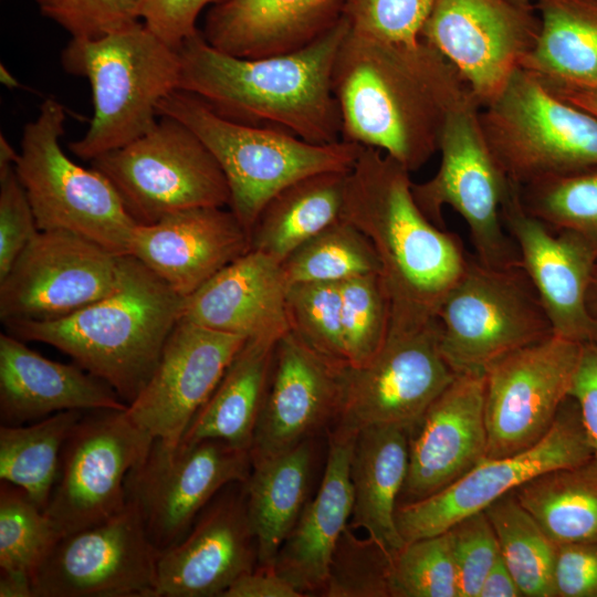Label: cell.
<instances>
[{
  "label": "cell",
  "instance_id": "obj_48",
  "mask_svg": "<svg viewBox=\"0 0 597 597\" xmlns=\"http://www.w3.org/2000/svg\"><path fill=\"white\" fill-rule=\"evenodd\" d=\"M27 192L12 167L0 174V279L38 234Z\"/></svg>",
  "mask_w": 597,
  "mask_h": 597
},
{
  "label": "cell",
  "instance_id": "obj_36",
  "mask_svg": "<svg viewBox=\"0 0 597 597\" xmlns=\"http://www.w3.org/2000/svg\"><path fill=\"white\" fill-rule=\"evenodd\" d=\"M85 411H61L30 425L0 426V480L21 488L45 509L64 443Z\"/></svg>",
  "mask_w": 597,
  "mask_h": 597
},
{
  "label": "cell",
  "instance_id": "obj_18",
  "mask_svg": "<svg viewBox=\"0 0 597 597\" xmlns=\"http://www.w3.org/2000/svg\"><path fill=\"white\" fill-rule=\"evenodd\" d=\"M591 458L578 406L569 396L549 431L533 447L512 455L484 459L444 490L420 501L398 504L397 528L405 543L446 532L536 475Z\"/></svg>",
  "mask_w": 597,
  "mask_h": 597
},
{
  "label": "cell",
  "instance_id": "obj_46",
  "mask_svg": "<svg viewBox=\"0 0 597 597\" xmlns=\"http://www.w3.org/2000/svg\"><path fill=\"white\" fill-rule=\"evenodd\" d=\"M144 0H35L41 13L71 34L97 39L142 21Z\"/></svg>",
  "mask_w": 597,
  "mask_h": 597
},
{
  "label": "cell",
  "instance_id": "obj_26",
  "mask_svg": "<svg viewBox=\"0 0 597 597\" xmlns=\"http://www.w3.org/2000/svg\"><path fill=\"white\" fill-rule=\"evenodd\" d=\"M96 409L126 410L119 395L76 363L63 364L29 348L24 341L0 334V421L34 422L51 415Z\"/></svg>",
  "mask_w": 597,
  "mask_h": 597
},
{
  "label": "cell",
  "instance_id": "obj_30",
  "mask_svg": "<svg viewBox=\"0 0 597 597\" xmlns=\"http://www.w3.org/2000/svg\"><path fill=\"white\" fill-rule=\"evenodd\" d=\"M409 432L396 425L363 428L350 459L354 502L348 525L365 530L392 555L406 544L396 510L408 473Z\"/></svg>",
  "mask_w": 597,
  "mask_h": 597
},
{
  "label": "cell",
  "instance_id": "obj_22",
  "mask_svg": "<svg viewBox=\"0 0 597 597\" xmlns=\"http://www.w3.org/2000/svg\"><path fill=\"white\" fill-rule=\"evenodd\" d=\"M244 483L224 486L186 535L160 552L157 597H222L241 575L256 568Z\"/></svg>",
  "mask_w": 597,
  "mask_h": 597
},
{
  "label": "cell",
  "instance_id": "obj_56",
  "mask_svg": "<svg viewBox=\"0 0 597 597\" xmlns=\"http://www.w3.org/2000/svg\"><path fill=\"white\" fill-rule=\"evenodd\" d=\"M19 158L17 153L7 138L1 135L0 137V174L15 166Z\"/></svg>",
  "mask_w": 597,
  "mask_h": 597
},
{
  "label": "cell",
  "instance_id": "obj_49",
  "mask_svg": "<svg viewBox=\"0 0 597 597\" xmlns=\"http://www.w3.org/2000/svg\"><path fill=\"white\" fill-rule=\"evenodd\" d=\"M555 597H597V542L557 546Z\"/></svg>",
  "mask_w": 597,
  "mask_h": 597
},
{
  "label": "cell",
  "instance_id": "obj_29",
  "mask_svg": "<svg viewBox=\"0 0 597 597\" xmlns=\"http://www.w3.org/2000/svg\"><path fill=\"white\" fill-rule=\"evenodd\" d=\"M346 0H221L206 14L205 39L240 57H261L305 46L342 17Z\"/></svg>",
  "mask_w": 597,
  "mask_h": 597
},
{
  "label": "cell",
  "instance_id": "obj_43",
  "mask_svg": "<svg viewBox=\"0 0 597 597\" xmlns=\"http://www.w3.org/2000/svg\"><path fill=\"white\" fill-rule=\"evenodd\" d=\"M390 597H459L449 531L408 542L392 557Z\"/></svg>",
  "mask_w": 597,
  "mask_h": 597
},
{
  "label": "cell",
  "instance_id": "obj_19",
  "mask_svg": "<svg viewBox=\"0 0 597 597\" xmlns=\"http://www.w3.org/2000/svg\"><path fill=\"white\" fill-rule=\"evenodd\" d=\"M535 6L509 0H436L421 40L461 74L481 108L493 102L534 49Z\"/></svg>",
  "mask_w": 597,
  "mask_h": 597
},
{
  "label": "cell",
  "instance_id": "obj_34",
  "mask_svg": "<svg viewBox=\"0 0 597 597\" xmlns=\"http://www.w3.org/2000/svg\"><path fill=\"white\" fill-rule=\"evenodd\" d=\"M541 30L521 67L545 81L597 86V0H534Z\"/></svg>",
  "mask_w": 597,
  "mask_h": 597
},
{
  "label": "cell",
  "instance_id": "obj_50",
  "mask_svg": "<svg viewBox=\"0 0 597 597\" xmlns=\"http://www.w3.org/2000/svg\"><path fill=\"white\" fill-rule=\"evenodd\" d=\"M221 0H144L143 23L167 44L178 49L198 28L196 21L208 6Z\"/></svg>",
  "mask_w": 597,
  "mask_h": 597
},
{
  "label": "cell",
  "instance_id": "obj_39",
  "mask_svg": "<svg viewBox=\"0 0 597 597\" xmlns=\"http://www.w3.org/2000/svg\"><path fill=\"white\" fill-rule=\"evenodd\" d=\"M519 192L531 214L577 238L597 258V167L519 186Z\"/></svg>",
  "mask_w": 597,
  "mask_h": 597
},
{
  "label": "cell",
  "instance_id": "obj_37",
  "mask_svg": "<svg viewBox=\"0 0 597 597\" xmlns=\"http://www.w3.org/2000/svg\"><path fill=\"white\" fill-rule=\"evenodd\" d=\"M484 512L495 532L501 557L523 597H555L554 568L558 545L513 492L494 501Z\"/></svg>",
  "mask_w": 597,
  "mask_h": 597
},
{
  "label": "cell",
  "instance_id": "obj_33",
  "mask_svg": "<svg viewBox=\"0 0 597 597\" xmlns=\"http://www.w3.org/2000/svg\"><path fill=\"white\" fill-rule=\"evenodd\" d=\"M312 462L310 439L252 464L244 484L249 522L258 544L256 567H274L283 543L306 505Z\"/></svg>",
  "mask_w": 597,
  "mask_h": 597
},
{
  "label": "cell",
  "instance_id": "obj_41",
  "mask_svg": "<svg viewBox=\"0 0 597 597\" xmlns=\"http://www.w3.org/2000/svg\"><path fill=\"white\" fill-rule=\"evenodd\" d=\"M339 287L346 362L356 367L383 346L390 327V301L378 273L344 280Z\"/></svg>",
  "mask_w": 597,
  "mask_h": 597
},
{
  "label": "cell",
  "instance_id": "obj_40",
  "mask_svg": "<svg viewBox=\"0 0 597 597\" xmlns=\"http://www.w3.org/2000/svg\"><path fill=\"white\" fill-rule=\"evenodd\" d=\"M62 537L21 488L0 484V570L32 575Z\"/></svg>",
  "mask_w": 597,
  "mask_h": 597
},
{
  "label": "cell",
  "instance_id": "obj_42",
  "mask_svg": "<svg viewBox=\"0 0 597 597\" xmlns=\"http://www.w3.org/2000/svg\"><path fill=\"white\" fill-rule=\"evenodd\" d=\"M286 315L290 332L318 354L346 362L339 282H301L289 285Z\"/></svg>",
  "mask_w": 597,
  "mask_h": 597
},
{
  "label": "cell",
  "instance_id": "obj_6",
  "mask_svg": "<svg viewBox=\"0 0 597 597\" xmlns=\"http://www.w3.org/2000/svg\"><path fill=\"white\" fill-rule=\"evenodd\" d=\"M158 116L179 121L209 149L228 181L229 209L249 232L283 188L314 174L350 170L363 147L345 140L316 145L279 128L237 122L182 90L159 103Z\"/></svg>",
  "mask_w": 597,
  "mask_h": 597
},
{
  "label": "cell",
  "instance_id": "obj_24",
  "mask_svg": "<svg viewBox=\"0 0 597 597\" xmlns=\"http://www.w3.org/2000/svg\"><path fill=\"white\" fill-rule=\"evenodd\" d=\"M486 450L484 374H457L410 429L398 504L444 490L486 459Z\"/></svg>",
  "mask_w": 597,
  "mask_h": 597
},
{
  "label": "cell",
  "instance_id": "obj_23",
  "mask_svg": "<svg viewBox=\"0 0 597 597\" xmlns=\"http://www.w3.org/2000/svg\"><path fill=\"white\" fill-rule=\"evenodd\" d=\"M502 220L553 334L578 344L596 339L597 318L588 308L587 293L597 258L577 238L556 232L531 214L512 181Z\"/></svg>",
  "mask_w": 597,
  "mask_h": 597
},
{
  "label": "cell",
  "instance_id": "obj_20",
  "mask_svg": "<svg viewBox=\"0 0 597 597\" xmlns=\"http://www.w3.org/2000/svg\"><path fill=\"white\" fill-rule=\"evenodd\" d=\"M247 339L180 318L127 417L154 439L180 443Z\"/></svg>",
  "mask_w": 597,
  "mask_h": 597
},
{
  "label": "cell",
  "instance_id": "obj_44",
  "mask_svg": "<svg viewBox=\"0 0 597 597\" xmlns=\"http://www.w3.org/2000/svg\"><path fill=\"white\" fill-rule=\"evenodd\" d=\"M392 557L377 541L358 538L347 525L332 555L324 596L390 597Z\"/></svg>",
  "mask_w": 597,
  "mask_h": 597
},
{
  "label": "cell",
  "instance_id": "obj_2",
  "mask_svg": "<svg viewBox=\"0 0 597 597\" xmlns=\"http://www.w3.org/2000/svg\"><path fill=\"white\" fill-rule=\"evenodd\" d=\"M348 30L342 17L303 48L240 57L212 46L198 29L178 48V90L237 122L279 128L316 145L339 142L342 118L332 74Z\"/></svg>",
  "mask_w": 597,
  "mask_h": 597
},
{
  "label": "cell",
  "instance_id": "obj_45",
  "mask_svg": "<svg viewBox=\"0 0 597 597\" xmlns=\"http://www.w3.org/2000/svg\"><path fill=\"white\" fill-rule=\"evenodd\" d=\"M436 0H346L349 30L373 39L415 45Z\"/></svg>",
  "mask_w": 597,
  "mask_h": 597
},
{
  "label": "cell",
  "instance_id": "obj_16",
  "mask_svg": "<svg viewBox=\"0 0 597 597\" xmlns=\"http://www.w3.org/2000/svg\"><path fill=\"white\" fill-rule=\"evenodd\" d=\"M160 552L137 509L62 536L32 575L33 597H157Z\"/></svg>",
  "mask_w": 597,
  "mask_h": 597
},
{
  "label": "cell",
  "instance_id": "obj_12",
  "mask_svg": "<svg viewBox=\"0 0 597 597\" xmlns=\"http://www.w3.org/2000/svg\"><path fill=\"white\" fill-rule=\"evenodd\" d=\"M457 374L440 347L437 316L420 324H392L379 350L346 367L344 400L333 429L357 433L370 426L409 430Z\"/></svg>",
  "mask_w": 597,
  "mask_h": 597
},
{
  "label": "cell",
  "instance_id": "obj_13",
  "mask_svg": "<svg viewBox=\"0 0 597 597\" xmlns=\"http://www.w3.org/2000/svg\"><path fill=\"white\" fill-rule=\"evenodd\" d=\"M153 441L125 410L83 413L64 443L57 479L43 510L62 536L105 522L126 507V476Z\"/></svg>",
  "mask_w": 597,
  "mask_h": 597
},
{
  "label": "cell",
  "instance_id": "obj_57",
  "mask_svg": "<svg viewBox=\"0 0 597 597\" xmlns=\"http://www.w3.org/2000/svg\"><path fill=\"white\" fill-rule=\"evenodd\" d=\"M587 304L591 315L597 318V262L588 287Z\"/></svg>",
  "mask_w": 597,
  "mask_h": 597
},
{
  "label": "cell",
  "instance_id": "obj_8",
  "mask_svg": "<svg viewBox=\"0 0 597 597\" xmlns=\"http://www.w3.org/2000/svg\"><path fill=\"white\" fill-rule=\"evenodd\" d=\"M479 117L491 153L515 185L597 167V118L522 67Z\"/></svg>",
  "mask_w": 597,
  "mask_h": 597
},
{
  "label": "cell",
  "instance_id": "obj_4",
  "mask_svg": "<svg viewBox=\"0 0 597 597\" xmlns=\"http://www.w3.org/2000/svg\"><path fill=\"white\" fill-rule=\"evenodd\" d=\"M184 297L132 255H121L118 286L50 322H18L7 332L55 347L130 404L150 378L181 318Z\"/></svg>",
  "mask_w": 597,
  "mask_h": 597
},
{
  "label": "cell",
  "instance_id": "obj_5",
  "mask_svg": "<svg viewBox=\"0 0 597 597\" xmlns=\"http://www.w3.org/2000/svg\"><path fill=\"white\" fill-rule=\"evenodd\" d=\"M61 61L66 72L86 77L92 88L90 127L69 145L83 160L146 134L159 118V103L179 86L178 49L143 21L97 39H71Z\"/></svg>",
  "mask_w": 597,
  "mask_h": 597
},
{
  "label": "cell",
  "instance_id": "obj_14",
  "mask_svg": "<svg viewBox=\"0 0 597 597\" xmlns=\"http://www.w3.org/2000/svg\"><path fill=\"white\" fill-rule=\"evenodd\" d=\"M251 470L250 451L221 440L174 446L154 439L126 476V498L137 509L151 544L163 552L186 535L224 486L245 482Z\"/></svg>",
  "mask_w": 597,
  "mask_h": 597
},
{
  "label": "cell",
  "instance_id": "obj_10",
  "mask_svg": "<svg viewBox=\"0 0 597 597\" xmlns=\"http://www.w3.org/2000/svg\"><path fill=\"white\" fill-rule=\"evenodd\" d=\"M90 163L115 188L137 224L188 208L230 203L228 181L212 154L169 116H159L146 134Z\"/></svg>",
  "mask_w": 597,
  "mask_h": 597
},
{
  "label": "cell",
  "instance_id": "obj_59",
  "mask_svg": "<svg viewBox=\"0 0 597 597\" xmlns=\"http://www.w3.org/2000/svg\"><path fill=\"white\" fill-rule=\"evenodd\" d=\"M509 1L521 7L534 6L533 3L534 0H509Z\"/></svg>",
  "mask_w": 597,
  "mask_h": 597
},
{
  "label": "cell",
  "instance_id": "obj_51",
  "mask_svg": "<svg viewBox=\"0 0 597 597\" xmlns=\"http://www.w3.org/2000/svg\"><path fill=\"white\" fill-rule=\"evenodd\" d=\"M569 396L576 401L597 460V338L580 345Z\"/></svg>",
  "mask_w": 597,
  "mask_h": 597
},
{
  "label": "cell",
  "instance_id": "obj_38",
  "mask_svg": "<svg viewBox=\"0 0 597 597\" xmlns=\"http://www.w3.org/2000/svg\"><path fill=\"white\" fill-rule=\"evenodd\" d=\"M281 266L289 285L342 282L380 273L379 259L368 238L343 218L301 244Z\"/></svg>",
  "mask_w": 597,
  "mask_h": 597
},
{
  "label": "cell",
  "instance_id": "obj_52",
  "mask_svg": "<svg viewBox=\"0 0 597 597\" xmlns=\"http://www.w3.org/2000/svg\"><path fill=\"white\" fill-rule=\"evenodd\" d=\"M222 597H303L274 567L255 569L241 575Z\"/></svg>",
  "mask_w": 597,
  "mask_h": 597
},
{
  "label": "cell",
  "instance_id": "obj_35",
  "mask_svg": "<svg viewBox=\"0 0 597 597\" xmlns=\"http://www.w3.org/2000/svg\"><path fill=\"white\" fill-rule=\"evenodd\" d=\"M557 544L597 542V460L546 471L512 491Z\"/></svg>",
  "mask_w": 597,
  "mask_h": 597
},
{
  "label": "cell",
  "instance_id": "obj_11",
  "mask_svg": "<svg viewBox=\"0 0 597 597\" xmlns=\"http://www.w3.org/2000/svg\"><path fill=\"white\" fill-rule=\"evenodd\" d=\"M480 109L471 95L451 112L439 142V169L429 180L412 182V196L425 216L440 228L444 229L446 206L460 214L479 262L494 268L521 265L517 248L502 220L511 181L485 142Z\"/></svg>",
  "mask_w": 597,
  "mask_h": 597
},
{
  "label": "cell",
  "instance_id": "obj_21",
  "mask_svg": "<svg viewBox=\"0 0 597 597\" xmlns=\"http://www.w3.org/2000/svg\"><path fill=\"white\" fill-rule=\"evenodd\" d=\"M347 365L318 354L290 331L276 341L250 448L252 464L285 452L336 423Z\"/></svg>",
  "mask_w": 597,
  "mask_h": 597
},
{
  "label": "cell",
  "instance_id": "obj_27",
  "mask_svg": "<svg viewBox=\"0 0 597 597\" xmlns=\"http://www.w3.org/2000/svg\"><path fill=\"white\" fill-rule=\"evenodd\" d=\"M282 266L250 250L184 298L181 318L245 338L279 339L290 331Z\"/></svg>",
  "mask_w": 597,
  "mask_h": 597
},
{
  "label": "cell",
  "instance_id": "obj_32",
  "mask_svg": "<svg viewBox=\"0 0 597 597\" xmlns=\"http://www.w3.org/2000/svg\"><path fill=\"white\" fill-rule=\"evenodd\" d=\"M349 170L314 174L283 188L251 231V250L282 263L295 249L343 218Z\"/></svg>",
  "mask_w": 597,
  "mask_h": 597
},
{
  "label": "cell",
  "instance_id": "obj_9",
  "mask_svg": "<svg viewBox=\"0 0 597 597\" xmlns=\"http://www.w3.org/2000/svg\"><path fill=\"white\" fill-rule=\"evenodd\" d=\"M436 316L442 355L455 374H484L498 359L553 334L523 268L489 266L474 255Z\"/></svg>",
  "mask_w": 597,
  "mask_h": 597
},
{
  "label": "cell",
  "instance_id": "obj_31",
  "mask_svg": "<svg viewBox=\"0 0 597 597\" xmlns=\"http://www.w3.org/2000/svg\"><path fill=\"white\" fill-rule=\"evenodd\" d=\"M276 341H245L211 396L191 420L180 442L196 443L213 439L250 451Z\"/></svg>",
  "mask_w": 597,
  "mask_h": 597
},
{
  "label": "cell",
  "instance_id": "obj_47",
  "mask_svg": "<svg viewBox=\"0 0 597 597\" xmlns=\"http://www.w3.org/2000/svg\"><path fill=\"white\" fill-rule=\"evenodd\" d=\"M457 570L459 597H479L482 583L501 557L493 526L484 511L448 528Z\"/></svg>",
  "mask_w": 597,
  "mask_h": 597
},
{
  "label": "cell",
  "instance_id": "obj_53",
  "mask_svg": "<svg viewBox=\"0 0 597 597\" xmlns=\"http://www.w3.org/2000/svg\"><path fill=\"white\" fill-rule=\"evenodd\" d=\"M538 80L558 98L587 112L597 118V86L553 82L541 78Z\"/></svg>",
  "mask_w": 597,
  "mask_h": 597
},
{
  "label": "cell",
  "instance_id": "obj_15",
  "mask_svg": "<svg viewBox=\"0 0 597 597\" xmlns=\"http://www.w3.org/2000/svg\"><path fill=\"white\" fill-rule=\"evenodd\" d=\"M121 255L78 234L40 230L0 279V320L50 322L116 290Z\"/></svg>",
  "mask_w": 597,
  "mask_h": 597
},
{
  "label": "cell",
  "instance_id": "obj_3",
  "mask_svg": "<svg viewBox=\"0 0 597 597\" xmlns=\"http://www.w3.org/2000/svg\"><path fill=\"white\" fill-rule=\"evenodd\" d=\"M409 174L381 150L363 146L348 174L343 211L377 253L394 324L436 317L470 260L458 235L418 207Z\"/></svg>",
  "mask_w": 597,
  "mask_h": 597
},
{
  "label": "cell",
  "instance_id": "obj_58",
  "mask_svg": "<svg viewBox=\"0 0 597 597\" xmlns=\"http://www.w3.org/2000/svg\"><path fill=\"white\" fill-rule=\"evenodd\" d=\"M0 77H1V82L9 87H14L18 84L14 77L3 66H1Z\"/></svg>",
  "mask_w": 597,
  "mask_h": 597
},
{
  "label": "cell",
  "instance_id": "obj_28",
  "mask_svg": "<svg viewBox=\"0 0 597 597\" xmlns=\"http://www.w3.org/2000/svg\"><path fill=\"white\" fill-rule=\"evenodd\" d=\"M356 434L338 429L329 431L320 488L305 505L274 564L275 572L303 596H324L332 555L352 517L349 468Z\"/></svg>",
  "mask_w": 597,
  "mask_h": 597
},
{
  "label": "cell",
  "instance_id": "obj_54",
  "mask_svg": "<svg viewBox=\"0 0 597 597\" xmlns=\"http://www.w3.org/2000/svg\"><path fill=\"white\" fill-rule=\"evenodd\" d=\"M479 597H523L502 557L498 559L485 576Z\"/></svg>",
  "mask_w": 597,
  "mask_h": 597
},
{
  "label": "cell",
  "instance_id": "obj_25",
  "mask_svg": "<svg viewBox=\"0 0 597 597\" xmlns=\"http://www.w3.org/2000/svg\"><path fill=\"white\" fill-rule=\"evenodd\" d=\"M250 250V232L230 209L195 207L137 224L128 255L185 298Z\"/></svg>",
  "mask_w": 597,
  "mask_h": 597
},
{
  "label": "cell",
  "instance_id": "obj_7",
  "mask_svg": "<svg viewBox=\"0 0 597 597\" xmlns=\"http://www.w3.org/2000/svg\"><path fill=\"white\" fill-rule=\"evenodd\" d=\"M65 111L48 98L22 132L14 166L39 230H64L116 255H128L137 223L111 182L75 164L62 149Z\"/></svg>",
  "mask_w": 597,
  "mask_h": 597
},
{
  "label": "cell",
  "instance_id": "obj_17",
  "mask_svg": "<svg viewBox=\"0 0 597 597\" xmlns=\"http://www.w3.org/2000/svg\"><path fill=\"white\" fill-rule=\"evenodd\" d=\"M580 345L552 334L486 368V459L522 452L545 437L569 397Z\"/></svg>",
  "mask_w": 597,
  "mask_h": 597
},
{
  "label": "cell",
  "instance_id": "obj_1",
  "mask_svg": "<svg viewBox=\"0 0 597 597\" xmlns=\"http://www.w3.org/2000/svg\"><path fill=\"white\" fill-rule=\"evenodd\" d=\"M342 140L379 149L410 172L439 150L451 112L471 96L434 48L386 42L348 30L333 67Z\"/></svg>",
  "mask_w": 597,
  "mask_h": 597
},
{
  "label": "cell",
  "instance_id": "obj_55",
  "mask_svg": "<svg viewBox=\"0 0 597 597\" xmlns=\"http://www.w3.org/2000/svg\"><path fill=\"white\" fill-rule=\"evenodd\" d=\"M0 597H33L29 575L0 570Z\"/></svg>",
  "mask_w": 597,
  "mask_h": 597
}]
</instances>
